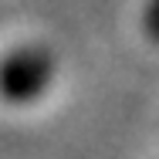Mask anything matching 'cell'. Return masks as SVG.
Instances as JSON below:
<instances>
[{
  "label": "cell",
  "instance_id": "2",
  "mask_svg": "<svg viewBox=\"0 0 159 159\" xmlns=\"http://www.w3.org/2000/svg\"><path fill=\"white\" fill-rule=\"evenodd\" d=\"M142 34L159 44V0H146V7H142Z\"/></svg>",
  "mask_w": 159,
  "mask_h": 159
},
{
  "label": "cell",
  "instance_id": "1",
  "mask_svg": "<svg viewBox=\"0 0 159 159\" xmlns=\"http://www.w3.org/2000/svg\"><path fill=\"white\" fill-rule=\"evenodd\" d=\"M58 58L44 44H20L0 58V102L31 105L54 85Z\"/></svg>",
  "mask_w": 159,
  "mask_h": 159
}]
</instances>
